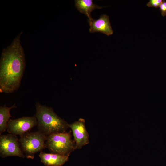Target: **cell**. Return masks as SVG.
Instances as JSON below:
<instances>
[{"mask_svg":"<svg viewBox=\"0 0 166 166\" xmlns=\"http://www.w3.org/2000/svg\"><path fill=\"white\" fill-rule=\"evenodd\" d=\"M22 33L2 51L0 61V91L11 93L20 87L25 67L24 49L20 44Z\"/></svg>","mask_w":166,"mask_h":166,"instance_id":"1","label":"cell"},{"mask_svg":"<svg viewBox=\"0 0 166 166\" xmlns=\"http://www.w3.org/2000/svg\"><path fill=\"white\" fill-rule=\"evenodd\" d=\"M34 116L38 121L39 131L47 136L50 135L66 132L69 124L59 117L51 107L42 105L38 102L35 105Z\"/></svg>","mask_w":166,"mask_h":166,"instance_id":"2","label":"cell"},{"mask_svg":"<svg viewBox=\"0 0 166 166\" xmlns=\"http://www.w3.org/2000/svg\"><path fill=\"white\" fill-rule=\"evenodd\" d=\"M71 132L54 133L47 136L46 148L51 153L69 156L76 149L75 141L72 139Z\"/></svg>","mask_w":166,"mask_h":166,"instance_id":"3","label":"cell"},{"mask_svg":"<svg viewBox=\"0 0 166 166\" xmlns=\"http://www.w3.org/2000/svg\"><path fill=\"white\" fill-rule=\"evenodd\" d=\"M47 136L39 131L27 132L18 141L21 150L27 158L33 159L35 154L46 148Z\"/></svg>","mask_w":166,"mask_h":166,"instance_id":"4","label":"cell"},{"mask_svg":"<svg viewBox=\"0 0 166 166\" xmlns=\"http://www.w3.org/2000/svg\"><path fill=\"white\" fill-rule=\"evenodd\" d=\"M0 156L3 158L13 156L25 157L16 136L10 133L0 135Z\"/></svg>","mask_w":166,"mask_h":166,"instance_id":"5","label":"cell"},{"mask_svg":"<svg viewBox=\"0 0 166 166\" xmlns=\"http://www.w3.org/2000/svg\"><path fill=\"white\" fill-rule=\"evenodd\" d=\"M38 121L34 116L23 117L14 119H10L7 130L10 134L21 136L34 127L37 125Z\"/></svg>","mask_w":166,"mask_h":166,"instance_id":"6","label":"cell"},{"mask_svg":"<svg viewBox=\"0 0 166 166\" xmlns=\"http://www.w3.org/2000/svg\"><path fill=\"white\" fill-rule=\"evenodd\" d=\"M73 132L76 149H81L89 143V136L85 125V121L82 118L69 124Z\"/></svg>","mask_w":166,"mask_h":166,"instance_id":"7","label":"cell"},{"mask_svg":"<svg viewBox=\"0 0 166 166\" xmlns=\"http://www.w3.org/2000/svg\"><path fill=\"white\" fill-rule=\"evenodd\" d=\"M88 22L90 26L89 31L91 33L100 32L108 36L113 33L109 16L106 14H101L98 19H94L92 18L88 20Z\"/></svg>","mask_w":166,"mask_h":166,"instance_id":"8","label":"cell"},{"mask_svg":"<svg viewBox=\"0 0 166 166\" xmlns=\"http://www.w3.org/2000/svg\"><path fill=\"white\" fill-rule=\"evenodd\" d=\"M41 162L46 166H62L68 160L69 156L41 152L39 154Z\"/></svg>","mask_w":166,"mask_h":166,"instance_id":"9","label":"cell"},{"mask_svg":"<svg viewBox=\"0 0 166 166\" xmlns=\"http://www.w3.org/2000/svg\"><path fill=\"white\" fill-rule=\"evenodd\" d=\"M75 6L81 13L85 15L88 18V20H90L91 12L95 9H101L105 7H102L94 4L92 0H75Z\"/></svg>","mask_w":166,"mask_h":166,"instance_id":"10","label":"cell"},{"mask_svg":"<svg viewBox=\"0 0 166 166\" xmlns=\"http://www.w3.org/2000/svg\"><path fill=\"white\" fill-rule=\"evenodd\" d=\"M15 104L9 107L5 105L0 106V135L4 132L7 128L8 122L10 118L12 117L10 113V110L14 108H16Z\"/></svg>","mask_w":166,"mask_h":166,"instance_id":"11","label":"cell"},{"mask_svg":"<svg viewBox=\"0 0 166 166\" xmlns=\"http://www.w3.org/2000/svg\"><path fill=\"white\" fill-rule=\"evenodd\" d=\"M162 1V0H150L147 4V6L148 7L158 8L159 7Z\"/></svg>","mask_w":166,"mask_h":166,"instance_id":"12","label":"cell"},{"mask_svg":"<svg viewBox=\"0 0 166 166\" xmlns=\"http://www.w3.org/2000/svg\"><path fill=\"white\" fill-rule=\"evenodd\" d=\"M159 8L162 16H166V1L165 0H163Z\"/></svg>","mask_w":166,"mask_h":166,"instance_id":"13","label":"cell"}]
</instances>
